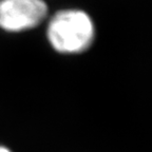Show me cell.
<instances>
[{"label":"cell","mask_w":152,"mask_h":152,"mask_svg":"<svg viewBox=\"0 0 152 152\" xmlns=\"http://www.w3.org/2000/svg\"><path fill=\"white\" fill-rule=\"evenodd\" d=\"M49 42L55 51L64 54L83 52L92 45L95 28L92 19L80 10L56 13L48 26Z\"/></svg>","instance_id":"1"},{"label":"cell","mask_w":152,"mask_h":152,"mask_svg":"<svg viewBox=\"0 0 152 152\" xmlns=\"http://www.w3.org/2000/svg\"><path fill=\"white\" fill-rule=\"evenodd\" d=\"M0 152H10V150H7V148L0 147Z\"/></svg>","instance_id":"3"},{"label":"cell","mask_w":152,"mask_h":152,"mask_svg":"<svg viewBox=\"0 0 152 152\" xmlns=\"http://www.w3.org/2000/svg\"><path fill=\"white\" fill-rule=\"evenodd\" d=\"M47 14L43 0H0V28L7 32L35 28Z\"/></svg>","instance_id":"2"}]
</instances>
